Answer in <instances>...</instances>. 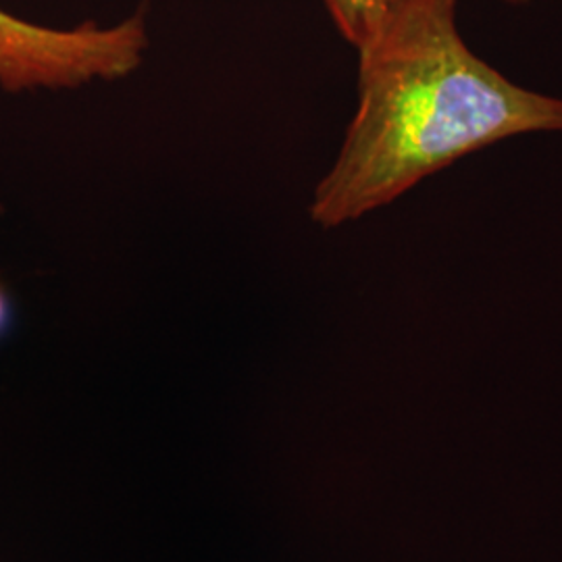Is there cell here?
<instances>
[{
    "instance_id": "1",
    "label": "cell",
    "mask_w": 562,
    "mask_h": 562,
    "mask_svg": "<svg viewBox=\"0 0 562 562\" xmlns=\"http://www.w3.org/2000/svg\"><path fill=\"white\" fill-rule=\"evenodd\" d=\"M457 4L394 0L357 48V109L308 204L323 229L359 222L487 146L562 132V99L480 59L459 34Z\"/></svg>"
},
{
    "instance_id": "4",
    "label": "cell",
    "mask_w": 562,
    "mask_h": 562,
    "mask_svg": "<svg viewBox=\"0 0 562 562\" xmlns=\"http://www.w3.org/2000/svg\"><path fill=\"white\" fill-rule=\"evenodd\" d=\"M11 317H13V308H11V299L0 281V336L7 334L9 325H11Z\"/></svg>"
},
{
    "instance_id": "5",
    "label": "cell",
    "mask_w": 562,
    "mask_h": 562,
    "mask_svg": "<svg viewBox=\"0 0 562 562\" xmlns=\"http://www.w3.org/2000/svg\"><path fill=\"white\" fill-rule=\"evenodd\" d=\"M506 2H510V4H521V2H527V0H506Z\"/></svg>"
},
{
    "instance_id": "2",
    "label": "cell",
    "mask_w": 562,
    "mask_h": 562,
    "mask_svg": "<svg viewBox=\"0 0 562 562\" xmlns=\"http://www.w3.org/2000/svg\"><path fill=\"white\" fill-rule=\"evenodd\" d=\"M150 46L146 11L113 25L74 27L21 20L0 7V90L7 94L80 90L136 74Z\"/></svg>"
},
{
    "instance_id": "3",
    "label": "cell",
    "mask_w": 562,
    "mask_h": 562,
    "mask_svg": "<svg viewBox=\"0 0 562 562\" xmlns=\"http://www.w3.org/2000/svg\"><path fill=\"white\" fill-rule=\"evenodd\" d=\"M344 41L355 48L373 36L394 0H323Z\"/></svg>"
}]
</instances>
